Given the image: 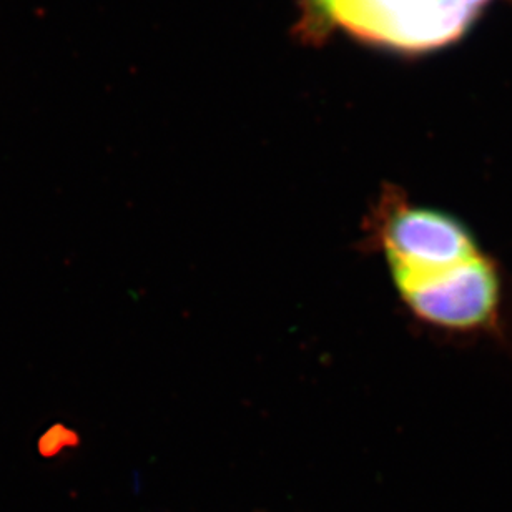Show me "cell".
Returning a JSON list of instances; mask_svg holds the SVG:
<instances>
[{"label":"cell","instance_id":"277c9868","mask_svg":"<svg viewBox=\"0 0 512 512\" xmlns=\"http://www.w3.org/2000/svg\"><path fill=\"white\" fill-rule=\"evenodd\" d=\"M463 2L468 9L473 10L474 14H476V12H478V10L481 9L488 0H463Z\"/></svg>","mask_w":512,"mask_h":512},{"label":"cell","instance_id":"7a4b0ae2","mask_svg":"<svg viewBox=\"0 0 512 512\" xmlns=\"http://www.w3.org/2000/svg\"><path fill=\"white\" fill-rule=\"evenodd\" d=\"M313 4L346 32L401 50L448 44L474 17L463 0H313Z\"/></svg>","mask_w":512,"mask_h":512},{"label":"cell","instance_id":"3957f363","mask_svg":"<svg viewBox=\"0 0 512 512\" xmlns=\"http://www.w3.org/2000/svg\"><path fill=\"white\" fill-rule=\"evenodd\" d=\"M393 283L413 315L434 328L483 333L501 318L503 278L488 253L446 273Z\"/></svg>","mask_w":512,"mask_h":512},{"label":"cell","instance_id":"6da1fadb","mask_svg":"<svg viewBox=\"0 0 512 512\" xmlns=\"http://www.w3.org/2000/svg\"><path fill=\"white\" fill-rule=\"evenodd\" d=\"M378 242L391 278L439 275L486 253L471 228L451 213L411 203H383Z\"/></svg>","mask_w":512,"mask_h":512}]
</instances>
